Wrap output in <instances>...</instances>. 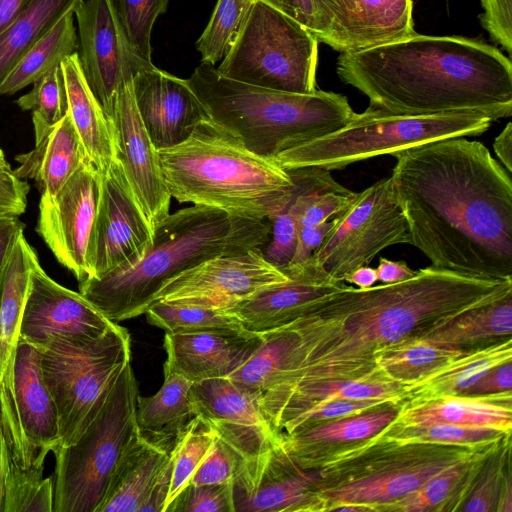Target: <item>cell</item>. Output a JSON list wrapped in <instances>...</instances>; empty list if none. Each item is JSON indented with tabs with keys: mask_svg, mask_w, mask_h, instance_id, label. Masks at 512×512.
<instances>
[{
	"mask_svg": "<svg viewBox=\"0 0 512 512\" xmlns=\"http://www.w3.org/2000/svg\"><path fill=\"white\" fill-rule=\"evenodd\" d=\"M509 296L512 277H479L432 265L400 282L366 289L344 284L283 326L290 340L277 383L265 393L312 380L387 379L375 365L380 350Z\"/></svg>",
	"mask_w": 512,
	"mask_h": 512,
	"instance_id": "1",
	"label": "cell"
},
{
	"mask_svg": "<svg viewBox=\"0 0 512 512\" xmlns=\"http://www.w3.org/2000/svg\"><path fill=\"white\" fill-rule=\"evenodd\" d=\"M410 245L437 268L512 277V181L480 141L452 137L393 156Z\"/></svg>",
	"mask_w": 512,
	"mask_h": 512,
	"instance_id": "2",
	"label": "cell"
},
{
	"mask_svg": "<svg viewBox=\"0 0 512 512\" xmlns=\"http://www.w3.org/2000/svg\"><path fill=\"white\" fill-rule=\"evenodd\" d=\"M336 73L369 106L394 114L475 111L492 121L512 115L511 58L478 39L414 32L340 53Z\"/></svg>",
	"mask_w": 512,
	"mask_h": 512,
	"instance_id": "3",
	"label": "cell"
},
{
	"mask_svg": "<svg viewBox=\"0 0 512 512\" xmlns=\"http://www.w3.org/2000/svg\"><path fill=\"white\" fill-rule=\"evenodd\" d=\"M270 234V221L193 205L156 225L152 244L141 259L79 282V292L114 323L135 318L182 272L214 257L260 248Z\"/></svg>",
	"mask_w": 512,
	"mask_h": 512,
	"instance_id": "4",
	"label": "cell"
},
{
	"mask_svg": "<svg viewBox=\"0 0 512 512\" xmlns=\"http://www.w3.org/2000/svg\"><path fill=\"white\" fill-rule=\"evenodd\" d=\"M165 184L179 203L270 220L292 200L296 184L275 160L255 154L211 119L182 143L158 150Z\"/></svg>",
	"mask_w": 512,
	"mask_h": 512,
	"instance_id": "5",
	"label": "cell"
},
{
	"mask_svg": "<svg viewBox=\"0 0 512 512\" xmlns=\"http://www.w3.org/2000/svg\"><path fill=\"white\" fill-rule=\"evenodd\" d=\"M187 82L213 122L250 151L273 160L283 151L341 128L354 113L342 94L258 87L227 78L203 62Z\"/></svg>",
	"mask_w": 512,
	"mask_h": 512,
	"instance_id": "6",
	"label": "cell"
},
{
	"mask_svg": "<svg viewBox=\"0 0 512 512\" xmlns=\"http://www.w3.org/2000/svg\"><path fill=\"white\" fill-rule=\"evenodd\" d=\"M507 437L484 445L464 446L404 441L381 431L329 452L304 469L317 472V492L325 511L357 504L379 512L383 505L411 494L445 469L499 445Z\"/></svg>",
	"mask_w": 512,
	"mask_h": 512,
	"instance_id": "7",
	"label": "cell"
},
{
	"mask_svg": "<svg viewBox=\"0 0 512 512\" xmlns=\"http://www.w3.org/2000/svg\"><path fill=\"white\" fill-rule=\"evenodd\" d=\"M492 122L475 111L403 115L369 106L361 113L354 112L341 128L283 151L275 161L286 170H340L441 139L480 136Z\"/></svg>",
	"mask_w": 512,
	"mask_h": 512,
	"instance_id": "8",
	"label": "cell"
},
{
	"mask_svg": "<svg viewBox=\"0 0 512 512\" xmlns=\"http://www.w3.org/2000/svg\"><path fill=\"white\" fill-rule=\"evenodd\" d=\"M36 347L43 380L57 409V448L71 445L99 413L131 363L130 334L114 323L96 339L52 337Z\"/></svg>",
	"mask_w": 512,
	"mask_h": 512,
	"instance_id": "9",
	"label": "cell"
},
{
	"mask_svg": "<svg viewBox=\"0 0 512 512\" xmlns=\"http://www.w3.org/2000/svg\"><path fill=\"white\" fill-rule=\"evenodd\" d=\"M138 389L129 363L79 439L53 451V512H97L118 463L141 435Z\"/></svg>",
	"mask_w": 512,
	"mask_h": 512,
	"instance_id": "10",
	"label": "cell"
},
{
	"mask_svg": "<svg viewBox=\"0 0 512 512\" xmlns=\"http://www.w3.org/2000/svg\"><path fill=\"white\" fill-rule=\"evenodd\" d=\"M318 44L302 25L255 0L217 70L227 78L258 87L311 93L316 90Z\"/></svg>",
	"mask_w": 512,
	"mask_h": 512,
	"instance_id": "11",
	"label": "cell"
},
{
	"mask_svg": "<svg viewBox=\"0 0 512 512\" xmlns=\"http://www.w3.org/2000/svg\"><path fill=\"white\" fill-rule=\"evenodd\" d=\"M0 426L11 467L43 471L46 455L59 445L58 414L39 350L20 336L0 379Z\"/></svg>",
	"mask_w": 512,
	"mask_h": 512,
	"instance_id": "12",
	"label": "cell"
},
{
	"mask_svg": "<svg viewBox=\"0 0 512 512\" xmlns=\"http://www.w3.org/2000/svg\"><path fill=\"white\" fill-rule=\"evenodd\" d=\"M397 244H410V234L386 177L357 193L349 208L334 218V226L312 257L332 278L344 282L352 271Z\"/></svg>",
	"mask_w": 512,
	"mask_h": 512,
	"instance_id": "13",
	"label": "cell"
},
{
	"mask_svg": "<svg viewBox=\"0 0 512 512\" xmlns=\"http://www.w3.org/2000/svg\"><path fill=\"white\" fill-rule=\"evenodd\" d=\"M74 17L84 76L109 118L121 88L153 63L144 61L132 49L111 0H81Z\"/></svg>",
	"mask_w": 512,
	"mask_h": 512,
	"instance_id": "14",
	"label": "cell"
},
{
	"mask_svg": "<svg viewBox=\"0 0 512 512\" xmlns=\"http://www.w3.org/2000/svg\"><path fill=\"white\" fill-rule=\"evenodd\" d=\"M100 174V194L87 252L89 278L138 261L153 240L152 229L120 162L113 160Z\"/></svg>",
	"mask_w": 512,
	"mask_h": 512,
	"instance_id": "15",
	"label": "cell"
},
{
	"mask_svg": "<svg viewBox=\"0 0 512 512\" xmlns=\"http://www.w3.org/2000/svg\"><path fill=\"white\" fill-rule=\"evenodd\" d=\"M100 183V172L86 159L54 196L41 195L39 202L36 231L78 282L90 277L87 252Z\"/></svg>",
	"mask_w": 512,
	"mask_h": 512,
	"instance_id": "16",
	"label": "cell"
},
{
	"mask_svg": "<svg viewBox=\"0 0 512 512\" xmlns=\"http://www.w3.org/2000/svg\"><path fill=\"white\" fill-rule=\"evenodd\" d=\"M289 278L265 259L260 248H254L214 257L182 272L160 290L155 301L228 310L258 290Z\"/></svg>",
	"mask_w": 512,
	"mask_h": 512,
	"instance_id": "17",
	"label": "cell"
},
{
	"mask_svg": "<svg viewBox=\"0 0 512 512\" xmlns=\"http://www.w3.org/2000/svg\"><path fill=\"white\" fill-rule=\"evenodd\" d=\"M189 395L193 414L248 463L280 443L281 434L265 417L254 395L229 377L193 383Z\"/></svg>",
	"mask_w": 512,
	"mask_h": 512,
	"instance_id": "18",
	"label": "cell"
},
{
	"mask_svg": "<svg viewBox=\"0 0 512 512\" xmlns=\"http://www.w3.org/2000/svg\"><path fill=\"white\" fill-rule=\"evenodd\" d=\"M317 480L315 470L298 466L279 443L235 480V512H324Z\"/></svg>",
	"mask_w": 512,
	"mask_h": 512,
	"instance_id": "19",
	"label": "cell"
},
{
	"mask_svg": "<svg viewBox=\"0 0 512 512\" xmlns=\"http://www.w3.org/2000/svg\"><path fill=\"white\" fill-rule=\"evenodd\" d=\"M108 120L113 128L117 160L153 232L170 214L172 197L163 178L158 150L137 110L132 82L119 91Z\"/></svg>",
	"mask_w": 512,
	"mask_h": 512,
	"instance_id": "20",
	"label": "cell"
},
{
	"mask_svg": "<svg viewBox=\"0 0 512 512\" xmlns=\"http://www.w3.org/2000/svg\"><path fill=\"white\" fill-rule=\"evenodd\" d=\"M110 321L80 292L53 280L37 261L33 267L19 336L35 346L52 337L96 339Z\"/></svg>",
	"mask_w": 512,
	"mask_h": 512,
	"instance_id": "21",
	"label": "cell"
},
{
	"mask_svg": "<svg viewBox=\"0 0 512 512\" xmlns=\"http://www.w3.org/2000/svg\"><path fill=\"white\" fill-rule=\"evenodd\" d=\"M132 87L140 118L157 150L184 142L200 122L210 119L187 79L154 65L138 72Z\"/></svg>",
	"mask_w": 512,
	"mask_h": 512,
	"instance_id": "22",
	"label": "cell"
},
{
	"mask_svg": "<svg viewBox=\"0 0 512 512\" xmlns=\"http://www.w3.org/2000/svg\"><path fill=\"white\" fill-rule=\"evenodd\" d=\"M287 281L264 287L228 310L242 327L264 334L281 328L298 317L320 297L344 284L332 278L312 257L282 269Z\"/></svg>",
	"mask_w": 512,
	"mask_h": 512,
	"instance_id": "23",
	"label": "cell"
},
{
	"mask_svg": "<svg viewBox=\"0 0 512 512\" xmlns=\"http://www.w3.org/2000/svg\"><path fill=\"white\" fill-rule=\"evenodd\" d=\"M340 53L369 48L415 32L412 0H316Z\"/></svg>",
	"mask_w": 512,
	"mask_h": 512,
	"instance_id": "24",
	"label": "cell"
},
{
	"mask_svg": "<svg viewBox=\"0 0 512 512\" xmlns=\"http://www.w3.org/2000/svg\"><path fill=\"white\" fill-rule=\"evenodd\" d=\"M263 335L238 331L166 332L164 368L192 383L230 377L260 348Z\"/></svg>",
	"mask_w": 512,
	"mask_h": 512,
	"instance_id": "25",
	"label": "cell"
},
{
	"mask_svg": "<svg viewBox=\"0 0 512 512\" xmlns=\"http://www.w3.org/2000/svg\"><path fill=\"white\" fill-rule=\"evenodd\" d=\"M170 476L169 451L140 435L118 463L97 512H163Z\"/></svg>",
	"mask_w": 512,
	"mask_h": 512,
	"instance_id": "26",
	"label": "cell"
},
{
	"mask_svg": "<svg viewBox=\"0 0 512 512\" xmlns=\"http://www.w3.org/2000/svg\"><path fill=\"white\" fill-rule=\"evenodd\" d=\"M337 399H385L400 404L402 385L388 379L312 380L265 393L257 402L272 427L280 433L301 413Z\"/></svg>",
	"mask_w": 512,
	"mask_h": 512,
	"instance_id": "27",
	"label": "cell"
},
{
	"mask_svg": "<svg viewBox=\"0 0 512 512\" xmlns=\"http://www.w3.org/2000/svg\"><path fill=\"white\" fill-rule=\"evenodd\" d=\"M32 122L35 146L15 156L14 172L22 180L33 179L41 195L54 196L88 157L67 112L52 125Z\"/></svg>",
	"mask_w": 512,
	"mask_h": 512,
	"instance_id": "28",
	"label": "cell"
},
{
	"mask_svg": "<svg viewBox=\"0 0 512 512\" xmlns=\"http://www.w3.org/2000/svg\"><path fill=\"white\" fill-rule=\"evenodd\" d=\"M400 404H388L362 413L301 426L281 434L280 445L301 468L356 442L371 438L395 420Z\"/></svg>",
	"mask_w": 512,
	"mask_h": 512,
	"instance_id": "29",
	"label": "cell"
},
{
	"mask_svg": "<svg viewBox=\"0 0 512 512\" xmlns=\"http://www.w3.org/2000/svg\"><path fill=\"white\" fill-rule=\"evenodd\" d=\"M400 425L446 423L512 431V392L445 396L402 403L393 421Z\"/></svg>",
	"mask_w": 512,
	"mask_h": 512,
	"instance_id": "30",
	"label": "cell"
},
{
	"mask_svg": "<svg viewBox=\"0 0 512 512\" xmlns=\"http://www.w3.org/2000/svg\"><path fill=\"white\" fill-rule=\"evenodd\" d=\"M66 112L82 142L88 159L101 173L117 159L113 128L84 76L78 53L61 62Z\"/></svg>",
	"mask_w": 512,
	"mask_h": 512,
	"instance_id": "31",
	"label": "cell"
},
{
	"mask_svg": "<svg viewBox=\"0 0 512 512\" xmlns=\"http://www.w3.org/2000/svg\"><path fill=\"white\" fill-rule=\"evenodd\" d=\"M512 361V338L466 350L428 375L402 386L401 403L465 395L491 368Z\"/></svg>",
	"mask_w": 512,
	"mask_h": 512,
	"instance_id": "32",
	"label": "cell"
},
{
	"mask_svg": "<svg viewBox=\"0 0 512 512\" xmlns=\"http://www.w3.org/2000/svg\"><path fill=\"white\" fill-rule=\"evenodd\" d=\"M502 443L445 469L411 494L383 505L379 512L460 511L485 461Z\"/></svg>",
	"mask_w": 512,
	"mask_h": 512,
	"instance_id": "33",
	"label": "cell"
},
{
	"mask_svg": "<svg viewBox=\"0 0 512 512\" xmlns=\"http://www.w3.org/2000/svg\"><path fill=\"white\" fill-rule=\"evenodd\" d=\"M35 249L22 232L0 271V379L17 345L35 263Z\"/></svg>",
	"mask_w": 512,
	"mask_h": 512,
	"instance_id": "34",
	"label": "cell"
},
{
	"mask_svg": "<svg viewBox=\"0 0 512 512\" xmlns=\"http://www.w3.org/2000/svg\"><path fill=\"white\" fill-rule=\"evenodd\" d=\"M192 382L164 368V382L152 396H137L136 418L141 435L165 448L194 416L190 401ZM166 449V448H165Z\"/></svg>",
	"mask_w": 512,
	"mask_h": 512,
	"instance_id": "35",
	"label": "cell"
},
{
	"mask_svg": "<svg viewBox=\"0 0 512 512\" xmlns=\"http://www.w3.org/2000/svg\"><path fill=\"white\" fill-rule=\"evenodd\" d=\"M512 335V296L466 310L417 335L460 350L488 345Z\"/></svg>",
	"mask_w": 512,
	"mask_h": 512,
	"instance_id": "36",
	"label": "cell"
},
{
	"mask_svg": "<svg viewBox=\"0 0 512 512\" xmlns=\"http://www.w3.org/2000/svg\"><path fill=\"white\" fill-rule=\"evenodd\" d=\"M74 11L66 13L13 66L0 85V97L13 95L77 52L78 39Z\"/></svg>",
	"mask_w": 512,
	"mask_h": 512,
	"instance_id": "37",
	"label": "cell"
},
{
	"mask_svg": "<svg viewBox=\"0 0 512 512\" xmlns=\"http://www.w3.org/2000/svg\"><path fill=\"white\" fill-rule=\"evenodd\" d=\"M81 0H31L0 35V85L13 66Z\"/></svg>",
	"mask_w": 512,
	"mask_h": 512,
	"instance_id": "38",
	"label": "cell"
},
{
	"mask_svg": "<svg viewBox=\"0 0 512 512\" xmlns=\"http://www.w3.org/2000/svg\"><path fill=\"white\" fill-rule=\"evenodd\" d=\"M465 351L431 342L421 336H412L380 350L375 365L379 374L404 386L428 375Z\"/></svg>",
	"mask_w": 512,
	"mask_h": 512,
	"instance_id": "39",
	"label": "cell"
},
{
	"mask_svg": "<svg viewBox=\"0 0 512 512\" xmlns=\"http://www.w3.org/2000/svg\"><path fill=\"white\" fill-rule=\"evenodd\" d=\"M215 439V433L199 416L194 415L176 436L169 451L171 476L163 512H167L190 480Z\"/></svg>",
	"mask_w": 512,
	"mask_h": 512,
	"instance_id": "40",
	"label": "cell"
},
{
	"mask_svg": "<svg viewBox=\"0 0 512 512\" xmlns=\"http://www.w3.org/2000/svg\"><path fill=\"white\" fill-rule=\"evenodd\" d=\"M144 314L150 324L172 333L244 329L229 312L195 304L155 301Z\"/></svg>",
	"mask_w": 512,
	"mask_h": 512,
	"instance_id": "41",
	"label": "cell"
},
{
	"mask_svg": "<svg viewBox=\"0 0 512 512\" xmlns=\"http://www.w3.org/2000/svg\"><path fill=\"white\" fill-rule=\"evenodd\" d=\"M255 0H217L210 20L196 42L202 62L215 65L238 37Z\"/></svg>",
	"mask_w": 512,
	"mask_h": 512,
	"instance_id": "42",
	"label": "cell"
},
{
	"mask_svg": "<svg viewBox=\"0 0 512 512\" xmlns=\"http://www.w3.org/2000/svg\"><path fill=\"white\" fill-rule=\"evenodd\" d=\"M382 433L404 440L464 446H478L496 442L511 436V433L494 428L468 427L446 423L400 425L391 422Z\"/></svg>",
	"mask_w": 512,
	"mask_h": 512,
	"instance_id": "43",
	"label": "cell"
},
{
	"mask_svg": "<svg viewBox=\"0 0 512 512\" xmlns=\"http://www.w3.org/2000/svg\"><path fill=\"white\" fill-rule=\"evenodd\" d=\"M170 0H111L123 32L135 53L151 60V33L157 18L166 12Z\"/></svg>",
	"mask_w": 512,
	"mask_h": 512,
	"instance_id": "44",
	"label": "cell"
},
{
	"mask_svg": "<svg viewBox=\"0 0 512 512\" xmlns=\"http://www.w3.org/2000/svg\"><path fill=\"white\" fill-rule=\"evenodd\" d=\"M53 477L43 471H20L10 465L5 512H53Z\"/></svg>",
	"mask_w": 512,
	"mask_h": 512,
	"instance_id": "45",
	"label": "cell"
},
{
	"mask_svg": "<svg viewBox=\"0 0 512 512\" xmlns=\"http://www.w3.org/2000/svg\"><path fill=\"white\" fill-rule=\"evenodd\" d=\"M510 455L511 437H508L485 461L460 511L496 512L500 491L511 467Z\"/></svg>",
	"mask_w": 512,
	"mask_h": 512,
	"instance_id": "46",
	"label": "cell"
},
{
	"mask_svg": "<svg viewBox=\"0 0 512 512\" xmlns=\"http://www.w3.org/2000/svg\"><path fill=\"white\" fill-rule=\"evenodd\" d=\"M16 104L32 112V120L54 124L66 113V95L61 65L54 67L32 84V89L20 96Z\"/></svg>",
	"mask_w": 512,
	"mask_h": 512,
	"instance_id": "47",
	"label": "cell"
},
{
	"mask_svg": "<svg viewBox=\"0 0 512 512\" xmlns=\"http://www.w3.org/2000/svg\"><path fill=\"white\" fill-rule=\"evenodd\" d=\"M247 460L233 446L215 434L214 442L192 476L191 485L234 483Z\"/></svg>",
	"mask_w": 512,
	"mask_h": 512,
	"instance_id": "48",
	"label": "cell"
},
{
	"mask_svg": "<svg viewBox=\"0 0 512 512\" xmlns=\"http://www.w3.org/2000/svg\"><path fill=\"white\" fill-rule=\"evenodd\" d=\"M356 196V192L343 187L332 177L310 193L299 218V228L319 225L341 214L349 208Z\"/></svg>",
	"mask_w": 512,
	"mask_h": 512,
	"instance_id": "49",
	"label": "cell"
},
{
	"mask_svg": "<svg viewBox=\"0 0 512 512\" xmlns=\"http://www.w3.org/2000/svg\"><path fill=\"white\" fill-rule=\"evenodd\" d=\"M167 512H235L234 483L189 484Z\"/></svg>",
	"mask_w": 512,
	"mask_h": 512,
	"instance_id": "50",
	"label": "cell"
},
{
	"mask_svg": "<svg viewBox=\"0 0 512 512\" xmlns=\"http://www.w3.org/2000/svg\"><path fill=\"white\" fill-rule=\"evenodd\" d=\"M396 404L385 399H337L314 406L290 420L280 434H289L295 429L316 423L362 413L380 406Z\"/></svg>",
	"mask_w": 512,
	"mask_h": 512,
	"instance_id": "51",
	"label": "cell"
},
{
	"mask_svg": "<svg viewBox=\"0 0 512 512\" xmlns=\"http://www.w3.org/2000/svg\"><path fill=\"white\" fill-rule=\"evenodd\" d=\"M290 17L309 32L320 43L331 44L328 25L316 0H261Z\"/></svg>",
	"mask_w": 512,
	"mask_h": 512,
	"instance_id": "52",
	"label": "cell"
},
{
	"mask_svg": "<svg viewBox=\"0 0 512 512\" xmlns=\"http://www.w3.org/2000/svg\"><path fill=\"white\" fill-rule=\"evenodd\" d=\"M483 13L479 14L480 25L490 39L512 55V0H480Z\"/></svg>",
	"mask_w": 512,
	"mask_h": 512,
	"instance_id": "53",
	"label": "cell"
},
{
	"mask_svg": "<svg viewBox=\"0 0 512 512\" xmlns=\"http://www.w3.org/2000/svg\"><path fill=\"white\" fill-rule=\"evenodd\" d=\"M29 184L18 178L10 164L0 167V214L19 216L26 211Z\"/></svg>",
	"mask_w": 512,
	"mask_h": 512,
	"instance_id": "54",
	"label": "cell"
},
{
	"mask_svg": "<svg viewBox=\"0 0 512 512\" xmlns=\"http://www.w3.org/2000/svg\"><path fill=\"white\" fill-rule=\"evenodd\" d=\"M333 226L334 219L315 226L300 227L296 249L288 266L306 261L322 244Z\"/></svg>",
	"mask_w": 512,
	"mask_h": 512,
	"instance_id": "55",
	"label": "cell"
},
{
	"mask_svg": "<svg viewBox=\"0 0 512 512\" xmlns=\"http://www.w3.org/2000/svg\"><path fill=\"white\" fill-rule=\"evenodd\" d=\"M512 361L505 362L487 371L465 395H482L511 391Z\"/></svg>",
	"mask_w": 512,
	"mask_h": 512,
	"instance_id": "56",
	"label": "cell"
},
{
	"mask_svg": "<svg viewBox=\"0 0 512 512\" xmlns=\"http://www.w3.org/2000/svg\"><path fill=\"white\" fill-rule=\"evenodd\" d=\"M24 227L19 216L0 214V271Z\"/></svg>",
	"mask_w": 512,
	"mask_h": 512,
	"instance_id": "57",
	"label": "cell"
},
{
	"mask_svg": "<svg viewBox=\"0 0 512 512\" xmlns=\"http://www.w3.org/2000/svg\"><path fill=\"white\" fill-rule=\"evenodd\" d=\"M377 281L383 284L395 283L413 277L417 270L410 268L406 261H392L381 257L376 268Z\"/></svg>",
	"mask_w": 512,
	"mask_h": 512,
	"instance_id": "58",
	"label": "cell"
},
{
	"mask_svg": "<svg viewBox=\"0 0 512 512\" xmlns=\"http://www.w3.org/2000/svg\"><path fill=\"white\" fill-rule=\"evenodd\" d=\"M493 148L499 163L508 173L512 172V123L508 122L495 138Z\"/></svg>",
	"mask_w": 512,
	"mask_h": 512,
	"instance_id": "59",
	"label": "cell"
},
{
	"mask_svg": "<svg viewBox=\"0 0 512 512\" xmlns=\"http://www.w3.org/2000/svg\"><path fill=\"white\" fill-rule=\"evenodd\" d=\"M10 473V456L0 426V512H5L6 491Z\"/></svg>",
	"mask_w": 512,
	"mask_h": 512,
	"instance_id": "60",
	"label": "cell"
},
{
	"mask_svg": "<svg viewBox=\"0 0 512 512\" xmlns=\"http://www.w3.org/2000/svg\"><path fill=\"white\" fill-rule=\"evenodd\" d=\"M31 0H0V35L12 24Z\"/></svg>",
	"mask_w": 512,
	"mask_h": 512,
	"instance_id": "61",
	"label": "cell"
},
{
	"mask_svg": "<svg viewBox=\"0 0 512 512\" xmlns=\"http://www.w3.org/2000/svg\"><path fill=\"white\" fill-rule=\"evenodd\" d=\"M344 282L354 284L361 289L369 288L377 282L376 269L368 265L361 266L348 274Z\"/></svg>",
	"mask_w": 512,
	"mask_h": 512,
	"instance_id": "62",
	"label": "cell"
},
{
	"mask_svg": "<svg viewBox=\"0 0 512 512\" xmlns=\"http://www.w3.org/2000/svg\"><path fill=\"white\" fill-rule=\"evenodd\" d=\"M512 477L511 467L508 469L504 483L502 485L496 512H511L512 511Z\"/></svg>",
	"mask_w": 512,
	"mask_h": 512,
	"instance_id": "63",
	"label": "cell"
},
{
	"mask_svg": "<svg viewBox=\"0 0 512 512\" xmlns=\"http://www.w3.org/2000/svg\"><path fill=\"white\" fill-rule=\"evenodd\" d=\"M9 164L6 159H5V155H4V152L2 151V149L0 148V167L1 166H5Z\"/></svg>",
	"mask_w": 512,
	"mask_h": 512,
	"instance_id": "64",
	"label": "cell"
}]
</instances>
